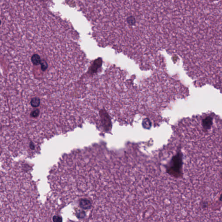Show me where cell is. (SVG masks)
Returning a JSON list of instances; mask_svg holds the SVG:
<instances>
[{"instance_id":"cell-2","label":"cell","mask_w":222,"mask_h":222,"mask_svg":"<svg viewBox=\"0 0 222 222\" xmlns=\"http://www.w3.org/2000/svg\"><path fill=\"white\" fill-rule=\"evenodd\" d=\"M79 205L82 209L88 210L91 208L92 204L89 200L86 199H81L80 200Z\"/></svg>"},{"instance_id":"cell-4","label":"cell","mask_w":222,"mask_h":222,"mask_svg":"<svg viewBox=\"0 0 222 222\" xmlns=\"http://www.w3.org/2000/svg\"><path fill=\"white\" fill-rule=\"evenodd\" d=\"M53 222H63L62 217L59 216H54L53 217Z\"/></svg>"},{"instance_id":"cell-3","label":"cell","mask_w":222,"mask_h":222,"mask_svg":"<svg viewBox=\"0 0 222 222\" xmlns=\"http://www.w3.org/2000/svg\"><path fill=\"white\" fill-rule=\"evenodd\" d=\"M86 213L83 210H80L76 213V216L80 219H83L86 216Z\"/></svg>"},{"instance_id":"cell-1","label":"cell","mask_w":222,"mask_h":222,"mask_svg":"<svg viewBox=\"0 0 222 222\" xmlns=\"http://www.w3.org/2000/svg\"><path fill=\"white\" fill-rule=\"evenodd\" d=\"M13 86L48 90L69 87L78 78L82 62H75L60 37L30 26L15 32L1 44Z\"/></svg>"}]
</instances>
